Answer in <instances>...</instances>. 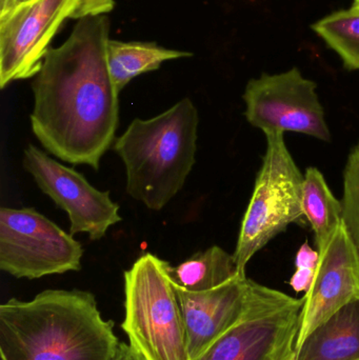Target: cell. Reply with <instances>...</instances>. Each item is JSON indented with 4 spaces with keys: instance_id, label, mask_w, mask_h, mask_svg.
Returning <instances> with one entry per match:
<instances>
[{
    "instance_id": "cell-1",
    "label": "cell",
    "mask_w": 359,
    "mask_h": 360,
    "mask_svg": "<svg viewBox=\"0 0 359 360\" xmlns=\"http://www.w3.org/2000/svg\"><path fill=\"white\" fill-rule=\"evenodd\" d=\"M110 18L79 19L69 38L51 48L32 82V132L63 162L98 170L113 147L119 91L107 67Z\"/></svg>"
},
{
    "instance_id": "cell-2",
    "label": "cell",
    "mask_w": 359,
    "mask_h": 360,
    "mask_svg": "<svg viewBox=\"0 0 359 360\" xmlns=\"http://www.w3.org/2000/svg\"><path fill=\"white\" fill-rule=\"evenodd\" d=\"M119 344L91 292L46 290L0 306L1 360H114Z\"/></svg>"
},
{
    "instance_id": "cell-3",
    "label": "cell",
    "mask_w": 359,
    "mask_h": 360,
    "mask_svg": "<svg viewBox=\"0 0 359 360\" xmlns=\"http://www.w3.org/2000/svg\"><path fill=\"white\" fill-rule=\"evenodd\" d=\"M200 115L185 97L150 120L135 118L113 150L126 168V193L148 209H164L195 165Z\"/></svg>"
},
{
    "instance_id": "cell-4",
    "label": "cell",
    "mask_w": 359,
    "mask_h": 360,
    "mask_svg": "<svg viewBox=\"0 0 359 360\" xmlns=\"http://www.w3.org/2000/svg\"><path fill=\"white\" fill-rule=\"evenodd\" d=\"M167 264L145 253L124 274L122 329L141 360H191L183 312Z\"/></svg>"
},
{
    "instance_id": "cell-5",
    "label": "cell",
    "mask_w": 359,
    "mask_h": 360,
    "mask_svg": "<svg viewBox=\"0 0 359 360\" xmlns=\"http://www.w3.org/2000/svg\"><path fill=\"white\" fill-rule=\"evenodd\" d=\"M267 149L252 196L244 212L233 256L240 274L272 239L290 224L305 217L303 186L305 175L291 155L285 134L266 135Z\"/></svg>"
},
{
    "instance_id": "cell-6",
    "label": "cell",
    "mask_w": 359,
    "mask_h": 360,
    "mask_svg": "<svg viewBox=\"0 0 359 360\" xmlns=\"http://www.w3.org/2000/svg\"><path fill=\"white\" fill-rule=\"evenodd\" d=\"M305 298L251 281L240 321L195 360H295Z\"/></svg>"
},
{
    "instance_id": "cell-7",
    "label": "cell",
    "mask_w": 359,
    "mask_h": 360,
    "mask_svg": "<svg viewBox=\"0 0 359 360\" xmlns=\"http://www.w3.org/2000/svg\"><path fill=\"white\" fill-rule=\"evenodd\" d=\"M114 0H30L0 19V88L35 77L51 41L70 19L107 14Z\"/></svg>"
},
{
    "instance_id": "cell-8",
    "label": "cell",
    "mask_w": 359,
    "mask_h": 360,
    "mask_svg": "<svg viewBox=\"0 0 359 360\" xmlns=\"http://www.w3.org/2000/svg\"><path fill=\"white\" fill-rule=\"evenodd\" d=\"M84 248L34 207L0 209V270L38 279L81 270Z\"/></svg>"
},
{
    "instance_id": "cell-9",
    "label": "cell",
    "mask_w": 359,
    "mask_h": 360,
    "mask_svg": "<svg viewBox=\"0 0 359 360\" xmlns=\"http://www.w3.org/2000/svg\"><path fill=\"white\" fill-rule=\"evenodd\" d=\"M318 84L303 77L297 68L284 73L263 74L251 79L244 90L247 120L271 133H299L331 141L330 129L318 97Z\"/></svg>"
},
{
    "instance_id": "cell-10",
    "label": "cell",
    "mask_w": 359,
    "mask_h": 360,
    "mask_svg": "<svg viewBox=\"0 0 359 360\" xmlns=\"http://www.w3.org/2000/svg\"><path fill=\"white\" fill-rule=\"evenodd\" d=\"M22 165L40 190L67 214L73 236L86 233L91 240H100L122 221L119 205L112 200L109 191L95 188L84 175L39 148L30 145L23 152Z\"/></svg>"
},
{
    "instance_id": "cell-11",
    "label": "cell",
    "mask_w": 359,
    "mask_h": 360,
    "mask_svg": "<svg viewBox=\"0 0 359 360\" xmlns=\"http://www.w3.org/2000/svg\"><path fill=\"white\" fill-rule=\"evenodd\" d=\"M303 298L297 347L339 309L359 300V256L344 224L320 252L313 283Z\"/></svg>"
},
{
    "instance_id": "cell-12",
    "label": "cell",
    "mask_w": 359,
    "mask_h": 360,
    "mask_svg": "<svg viewBox=\"0 0 359 360\" xmlns=\"http://www.w3.org/2000/svg\"><path fill=\"white\" fill-rule=\"evenodd\" d=\"M251 279L238 275L210 291L200 293L176 290L187 331L191 360L202 356L244 314Z\"/></svg>"
},
{
    "instance_id": "cell-13",
    "label": "cell",
    "mask_w": 359,
    "mask_h": 360,
    "mask_svg": "<svg viewBox=\"0 0 359 360\" xmlns=\"http://www.w3.org/2000/svg\"><path fill=\"white\" fill-rule=\"evenodd\" d=\"M295 360H359V300L313 330L297 347Z\"/></svg>"
},
{
    "instance_id": "cell-14",
    "label": "cell",
    "mask_w": 359,
    "mask_h": 360,
    "mask_svg": "<svg viewBox=\"0 0 359 360\" xmlns=\"http://www.w3.org/2000/svg\"><path fill=\"white\" fill-rule=\"evenodd\" d=\"M167 270L175 289L190 293L210 291L242 275L233 254L218 245L197 252L177 266L168 262Z\"/></svg>"
},
{
    "instance_id": "cell-15",
    "label": "cell",
    "mask_w": 359,
    "mask_h": 360,
    "mask_svg": "<svg viewBox=\"0 0 359 360\" xmlns=\"http://www.w3.org/2000/svg\"><path fill=\"white\" fill-rule=\"evenodd\" d=\"M107 56L110 74L120 92L131 80L141 74L156 71L164 61L190 58L193 53L164 48L156 42L110 39Z\"/></svg>"
},
{
    "instance_id": "cell-16",
    "label": "cell",
    "mask_w": 359,
    "mask_h": 360,
    "mask_svg": "<svg viewBox=\"0 0 359 360\" xmlns=\"http://www.w3.org/2000/svg\"><path fill=\"white\" fill-rule=\"evenodd\" d=\"M303 211L313 230L316 248L322 252L343 224V205L315 167L306 171Z\"/></svg>"
},
{
    "instance_id": "cell-17",
    "label": "cell",
    "mask_w": 359,
    "mask_h": 360,
    "mask_svg": "<svg viewBox=\"0 0 359 360\" xmlns=\"http://www.w3.org/2000/svg\"><path fill=\"white\" fill-rule=\"evenodd\" d=\"M312 29L343 59L348 70H359V8L339 11L312 25Z\"/></svg>"
},
{
    "instance_id": "cell-18",
    "label": "cell",
    "mask_w": 359,
    "mask_h": 360,
    "mask_svg": "<svg viewBox=\"0 0 359 360\" xmlns=\"http://www.w3.org/2000/svg\"><path fill=\"white\" fill-rule=\"evenodd\" d=\"M343 224L359 256V143L350 152L344 171Z\"/></svg>"
},
{
    "instance_id": "cell-19",
    "label": "cell",
    "mask_w": 359,
    "mask_h": 360,
    "mask_svg": "<svg viewBox=\"0 0 359 360\" xmlns=\"http://www.w3.org/2000/svg\"><path fill=\"white\" fill-rule=\"evenodd\" d=\"M316 270L312 269L296 268L294 274L291 277L290 285L295 292L307 293L313 283Z\"/></svg>"
},
{
    "instance_id": "cell-20",
    "label": "cell",
    "mask_w": 359,
    "mask_h": 360,
    "mask_svg": "<svg viewBox=\"0 0 359 360\" xmlns=\"http://www.w3.org/2000/svg\"><path fill=\"white\" fill-rule=\"evenodd\" d=\"M114 360H141V357L136 354L134 350L131 348L130 345L120 342L118 347L117 353Z\"/></svg>"
},
{
    "instance_id": "cell-21",
    "label": "cell",
    "mask_w": 359,
    "mask_h": 360,
    "mask_svg": "<svg viewBox=\"0 0 359 360\" xmlns=\"http://www.w3.org/2000/svg\"><path fill=\"white\" fill-rule=\"evenodd\" d=\"M17 6V0H0V19L13 12Z\"/></svg>"
},
{
    "instance_id": "cell-22",
    "label": "cell",
    "mask_w": 359,
    "mask_h": 360,
    "mask_svg": "<svg viewBox=\"0 0 359 360\" xmlns=\"http://www.w3.org/2000/svg\"><path fill=\"white\" fill-rule=\"evenodd\" d=\"M30 1V0H17V6H19V4H25V2Z\"/></svg>"
},
{
    "instance_id": "cell-23",
    "label": "cell",
    "mask_w": 359,
    "mask_h": 360,
    "mask_svg": "<svg viewBox=\"0 0 359 360\" xmlns=\"http://www.w3.org/2000/svg\"><path fill=\"white\" fill-rule=\"evenodd\" d=\"M353 6H358L359 8V0H354Z\"/></svg>"
}]
</instances>
